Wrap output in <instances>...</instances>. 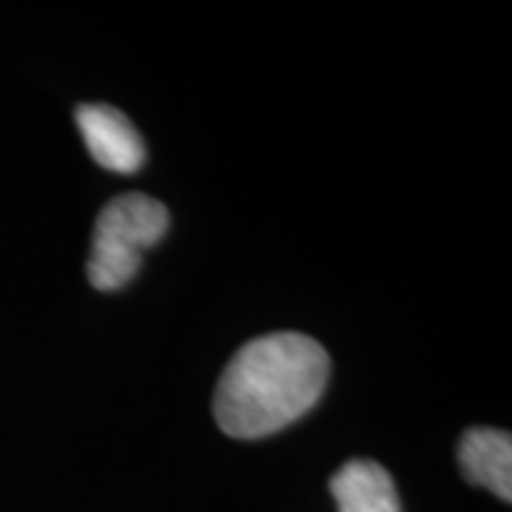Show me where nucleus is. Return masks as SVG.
<instances>
[{"mask_svg": "<svg viewBox=\"0 0 512 512\" xmlns=\"http://www.w3.org/2000/svg\"><path fill=\"white\" fill-rule=\"evenodd\" d=\"M330 376L316 339L279 330L242 345L214 393V419L231 439L254 441L285 430L319 404Z\"/></svg>", "mask_w": 512, "mask_h": 512, "instance_id": "nucleus-1", "label": "nucleus"}, {"mask_svg": "<svg viewBox=\"0 0 512 512\" xmlns=\"http://www.w3.org/2000/svg\"><path fill=\"white\" fill-rule=\"evenodd\" d=\"M168 231V208L163 202L131 191L120 194L100 211L94 222L89 282L97 291H120L140 271L148 248H154Z\"/></svg>", "mask_w": 512, "mask_h": 512, "instance_id": "nucleus-2", "label": "nucleus"}, {"mask_svg": "<svg viewBox=\"0 0 512 512\" xmlns=\"http://www.w3.org/2000/svg\"><path fill=\"white\" fill-rule=\"evenodd\" d=\"M86 151L114 174H134L146 163V143L126 114L106 103H83L74 111Z\"/></svg>", "mask_w": 512, "mask_h": 512, "instance_id": "nucleus-3", "label": "nucleus"}, {"mask_svg": "<svg viewBox=\"0 0 512 512\" xmlns=\"http://www.w3.org/2000/svg\"><path fill=\"white\" fill-rule=\"evenodd\" d=\"M458 464L470 484L512 501V439L507 430H467L458 441Z\"/></svg>", "mask_w": 512, "mask_h": 512, "instance_id": "nucleus-4", "label": "nucleus"}, {"mask_svg": "<svg viewBox=\"0 0 512 512\" xmlns=\"http://www.w3.org/2000/svg\"><path fill=\"white\" fill-rule=\"evenodd\" d=\"M330 495L339 512H402L393 478L370 458L342 464L330 478Z\"/></svg>", "mask_w": 512, "mask_h": 512, "instance_id": "nucleus-5", "label": "nucleus"}]
</instances>
